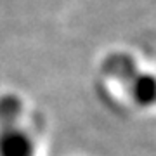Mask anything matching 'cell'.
<instances>
[{
    "label": "cell",
    "instance_id": "2",
    "mask_svg": "<svg viewBox=\"0 0 156 156\" xmlns=\"http://www.w3.org/2000/svg\"><path fill=\"white\" fill-rule=\"evenodd\" d=\"M21 113L17 95L0 97V156H33V140L21 125Z\"/></svg>",
    "mask_w": 156,
    "mask_h": 156
},
{
    "label": "cell",
    "instance_id": "1",
    "mask_svg": "<svg viewBox=\"0 0 156 156\" xmlns=\"http://www.w3.org/2000/svg\"><path fill=\"white\" fill-rule=\"evenodd\" d=\"M102 73L120 82L123 90L139 106H156V76L140 71L127 54H109L102 61Z\"/></svg>",
    "mask_w": 156,
    "mask_h": 156
}]
</instances>
